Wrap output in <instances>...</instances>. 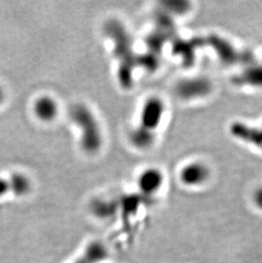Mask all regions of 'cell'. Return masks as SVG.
<instances>
[{"mask_svg": "<svg viewBox=\"0 0 262 263\" xmlns=\"http://www.w3.org/2000/svg\"><path fill=\"white\" fill-rule=\"evenodd\" d=\"M72 119L82 132V146L89 153H94L102 145V133L99 124L91 111L84 105H77L72 108Z\"/></svg>", "mask_w": 262, "mask_h": 263, "instance_id": "1", "label": "cell"}, {"mask_svg": "<svg viewBox=\"0 0 262 263\" xmlns=\"http://www.w3.org/2000/svg\"><path fill=\"white\" fill-rule=\"evenodd\" d=\"M163 112L164 106L162 101L155 97L148 100L141 111V127L154 132L163 118Z\"/></svg>", "mask_w": 262, "mask_h": 263, "instance_id": "2", "label": "cell"}, {"mask_svg": "<svg viewBox=\"0 0 262 263\" xmlns=\"http://www.w3.org/2000/svg\"><path fill=\"white\" fill-rule=\"evenodd\" d=\"M180 176L185 185L198 186L207 180L209 171L205 165L200 163H192L181 170Z\"/></svg>", "mask_w": 262, "mask_h": 263, "instance_id": "3", "label": "cell"}, {"mask_svg": "<svg viewBox=\"0 0 262 263\" xmlns=\"http://www.w3.org/2000/svg\"><path fill=\"white\" fill-rule=\"evenodd\" d=\"M163 181V175L158 170L148 169L139 177L138 185L144 194H153L160 189Z\"/></svg>", "mask_w": 262, "mask_h": 263, "instance_id": "4", "label": "cell"}, {"mask_svg": "<svg viewBox=\"0 0 262 263\" xmlns=\"http://www.w3.org/2000/svg\"><path fill=\"white\" fill-rule=\"evenodd\" d=\"M209 89V83L201 79L184 80L178 86L179 94L184 98L200 97L206 94Z\"/></svg>", "mask_w": 262, "mask_h": 263, "instance_id": "5", "label": "cell"}, {"mask_svg": "<svg viewBox=\"0 0 262 263\" xmlns=\"http://www.w3.org/2000/svg\"><path fill=\"white\" fill-rule=\"evenodd\" d=\"M35 115L44 121H50L55 118L58 112V106L53 98L42 97L34 103Z\"/></svg>", "mask_w": 262, "mask_h": 263, "instance_id": "6", "label": "cell"}, {"mask_svg": "<svg viewBox=\"0 0 262 263\" xmlns=\"http://www.w3.org/2000/svg\"><path fill=\"white\" fill-rule=\"evenodd\" d=\"M107 256V251L103 243L93 242L88 246L84 253L73 263H101Z\"/></svg>", "mask_w": 262, "mask_h": 263, "instance_id": "7", "label": "cell"}, {"mask_svg": "<svg viewBox=\"0 0 262 263\" xmlns=\"http://www.w3.org/2000/svg\"><path fill=\"white\" fill-rule=\"evenodd\" d=\"M154 132L139 127L131 135V141L139 148H146L154 142Z\"/></svg>", "mask_w": 262, "mask_h": 263, "instance_id": "8", "label": "cell"}, {"mask_svg": "<svg viewBox=\"0 0 262 263\" xmlns=\"http://www.w3.org/2000/svg\"><path fill=\"white\" fill-rule=\"evenodd\" d=\"M254 202L258 208L262 210V187L258 189L254 194Z\"/></svg>", "mask_w": 262, "mask_h": 263, "instance_id": "9", "label": "cell"}, {"mask_svg": "<svg viewBox=\"0 0 262 263\" xmlns=\"http://www.w3.org/2000/svg\"><path fill=\"white\" fill-rule=\"evenodd\" d=\"M3 98H4V93H3L2 89H0V103L2 102Z\"/></svg>", "mask_w": 262, "mask_h": 263, "instance_id": "10", "label": "cell"}]
</instances>
